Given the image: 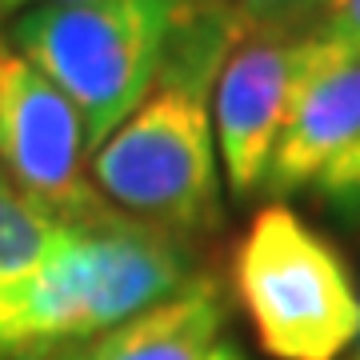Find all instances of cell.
Wrapping results in <instances>:
<instances>
[{"label":"cell","instance_id":"obj_1","mask_svg":"<svg viewBox=\"0 0 360 360\" xmlns=\"http://www.w3.org/2000/svg\"><path fill=\"white\" fill-rule=\"evenodd\" d=\"M245 37L229 0H180L153 92L92 153V184L116 212L168 236L220 229L212 89Z\"/></svg>","mask_w":360,"mask_h":360},{"label":"cell","instance_id":"obj_2","mask_svg":"<svg viewBox=\"0 0 360 360\" xmlns=\"http://www.w3.org/2000/svg\"><path fill=\"white\" fill-rule=\"evenodd\" d=\"M188 248L124 212L72 220L65 240L0 288V360H52L193 281Z\"/></svg>","mask_w":360,"mask_h":360},{"label":"cell","instance_id":"obj_3","mask_svg":"<svg viewBox=\"0 0 360 360\" xmlns=\"http://www.w3.org/2000/svg\"><path fill=\"white\" fill-rule=\"evenodd\" d=\"M180 0H72L28 8L4 44L77 104L92 153L153 92Z\"/></svg>","mask_w":360,"mask_h":360},{"label":"cell","instance_id":"obj_4","mask_svg":"<svg viewBox=\"0 0 360 360\" xmlns=\"http://www.w3.org/2000/svg\"><path fill=\"white\" fill-rule=\"evenodd\" d=\"M232 288L272 360H340L360 336L348 260L288 205L252 217L232 252Z\"/></svg>","mask_w":360,"mask_h":360},{"label":"cell","instance_id":"obj_5","mask_svg":"<svg viewBox=\"0 0 360 360\" xmlns=\"http://www.w3.org/2000/svg\"><path fill=\"white\" fill-rule=\"evenodd\" d=\"M92 144L77 104L0 37V176L65 220H92L108 200L92 184Z\"/></svg>","mask_w":360,"mask_h":360},{"label":"cell","instance_id":"obj_6","mask_svg":"<svg viewBox=\"0 0 360 360\" xmlns=\"http://www.w3.org/2000/svg\"><path fill=\"white\" fill-rule=\"evenodd\" d=\"M328 52L333 40L321 28L304 37L248 32L229 52L212 89V132H217L220 172L236 205L260 196L272 148L281 141L296 92Z\"/></svg>","mask_w":360,"mask_h":360},{"label":"cell","instance_id":"obj_7","mask_svg":"<svg viewBox=\"0 0 360 360\" xmlns=\"http://www.w3.org/2000/svg\"><path fill=\"white\" fill-rule=\"evenodd\" d=\"M360 144V56L333 40L324 56L292 101L284 132L269 160V176L260 196L284 205V196L316 188V180Z\"/></svg>","mask_w":360,"mask_h":360},{"label":"cell","instance_id":"obj_8","mask_svg":"<svg viewBox=\"0 0 360 360\" xmlns=\"http://www.w3.org/2000/svg\"><path fill=\"white\" fill-rule=\"evenodd\" d=\"M229 328V296L217 276L196 272L172 296L68 348L52 360H208Z\"/></svg>","mask_w":360,"mask_h":360},{"label":"cell","instance_id":"obj_9","mask_svg":"<svg viewBox=\"0 0 360 360\" xmlns=\"http://www.w3.org/2000/svg\"><path fill=\"white\" fill-rule=\"evenodd\" d=\"M72 220L28 200L0 176V288L20 281L65 240Z\"/></svg>","mask_w":360,"mask_h":360},{"label":"cell","instance_id":"obj_10","mask_svg":"<svg viewBox=\"0 0 360 360\" xmlns=\"http://www.w3.org/2000/svg\"><path fill=\"white\" fill-rule=\"evenodd\" d=\"M248 32L260 37H304L321 28L324 0H229Z\"/></svg>","mask_w":360,"mask_h":360},{"label":"cell","instance_id":"obj_11","mask_svg":"<svg viewBox=\"0 0 360 360\" xmlns=\"http://www.w3.org/2000/svg\"><path fill=\"white\" fill-rule=\"evenodd\" d=\"M316 196L328 208L345 212V217H360V144L348 148L321 180H316Z\"/></svg>","mask_w":360,"mask_h":360},{"label":"cell","instance_id":"obj_12","mask_svg":"<svg viewBox=\"0 0 360 360\" xmlns=\"http://www.w3.org/2000/svg\"><path fill=\"white\" fill-rule=\"evenodd\" d=\"M321 32L345 52L360 56V0H324Z\"/></svg>","mask_w":360,"mask_h":360},{"label":"cell","instance_id":"obj_13","mask_svg":"<svg viewBox=\"0 0 360 360\" xmlns=\"http://www.w3.org/2000/svg\"><path fill=\"white\" fill-rule=\"evenodd\" d=\"M44 4H72V0H0V16L28 13V8H44Z\"/></svg>","mask_w":360,"mask_h":360},{"label":"cell","instance_id":"obj_14","mask_svg":"<svg viewBox=\"0 0 360 360\" xmlns=\"http://www.w3.org/2000/svg\"><path fill=\"white\" fill-rule=\"evenodd\" d=\"M208 360H248V356H245V352H240L236 345H232V340H220V345H217V352H212Z\"/></svg>","mask_w":360,"mask_h":360},{"label":"cell","instance_id":"obj_15","mask_svg":"<svg viewBox=\"0 0 360 360\" xmlns=\"http://www.w3.org/2000/svg\"><path fill=\"white\" fill-rule=\"evenodd\" d=\"M352 360H360V336H356V345H352Z\"/></svg>","mask_w":360,"mask_h":360}]
</instances>
